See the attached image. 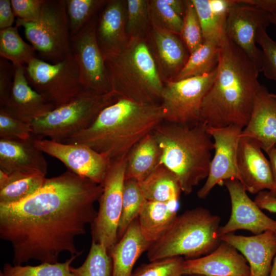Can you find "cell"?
<instances>
[{
  "mask_svg": "<svg viewBox=\"0 0 276 276\" xmlns=\"http://www.w3.org/2000/svg\"><path fill=\"white\" fill-rule=\"evenodd\" d=\"M182 257L164 258L141 264L131 276H183Z\"/></svg>",
  "mask_w": 276,
  "mask_h": 276,
  "instance_id": "cell-40",
  "label": "cell"
},
{
  "mask_svg": "<svg viewBox=\"0 0 276 276\" xmlns=\"http://www.w3.org/2000/svg\"><path fill=\"white\" fill-rule=\"evenodd\" d=\"M14 66L10 61L0 59V107L8 101L12 88Z\"/></svg>",
  "mask_w": 276,
  "mask_h": 276,
  "instance_id": "cell-44",
  "label": "cell"
},
{
  "mask_svg": "<svg viewBox=\"0 0 276 276\" xmlns=\"http://www.w3.org/2000/svg\"><path fill=\"white\" fill-rule=\"evenodd\" d=\"M102 52L112 91L119 98L160 104L164 84L146 38H130L120 48Z\"/></svg>",
  "mask_w": 276,
  "mask_h": 276,
  "instance_id": "cell-5",
  "label": "cell"
},
{
  "mask_svg": "<svg viewBox=\"0 0 276 276\" xmlns=\"http://www.w3.org/2000/svg\"><path fill=\"white\" fill-rule=\"evenodd\" d=\"M185 11L180 37L190 55L204 42L202 29L195 8L192 0L185 1Z\"/></svg>",
  "mask_w": 276,
  "mask_h": 276,
  "instance_id": "cell-39",
  "label": "cell"
},
{
  "mask_svg": "<svg viewBox=\"0 0 276 276\" xmlns=\"http://www.w3.org/2000/svg\"><path fill=\"white\" fill-rule=\"evenodd\" d=\"M25 69L31 86L54 109L68 103L85 89L72 54L55 63L36 57L25 66Z\"/></svg>",
  "mask_w": 276,
  "mask_h": 276,
  "instance_id": "cell-9",
  "label": "cell"
},
{
  "mask_svg": "<svg viewBox=\"0 0 276 276\" xmlns=\"http://www.w3.org/2000/svg\"><path fill=\"white\" fill-rule=\"evenodd\" d=\"M34 135L27 141L0 139V171L7 174L45 176L48 164L43 152L37 148Z\"/></svg>",
  "mask_w": 276,
  "mask_h": 276,
  "instance_id": "cell-20",
  "label": "cell"
},
{
  "mask_svg": "<svg viewBox=\"0 0 276 276\" xmlns=\"http://www.w3.org/2000/svg\"><path fill=\"white\" fill-rule=\"evenodd\" d=\"M163 122L159 104H141L119 98L103 109L88 128L63 143L86 145L112 161L126 156Z\"/></svg>",
  "mask_w": 276,
  "mask_h": 276,
  "instance_id": "cell-3",
  "label": "cell"
},
{
  "mask_svg": "<svg viewBox=\"0 0 276 276\" xmlns=\"http://www.w3.org/2000/svg\"><path fill=\"white\" fill-rule=\"evenodd\" d=\"M34 144L43 153L60 160L67 170L102 185L110 160L90 147L81 144L37 138Z\"/></svg>",
  "mask_w": 276,
  "mask_h": 276,
  "instance_id": "cell-13",
  "label": "cell"
},
{
  "mask_svg": "<svg viewBox=\"0 0 276 276\" xmlns=\"http://www.w3.org/2000/svg\"><path fill=\"white\" fill-rule=\"evenodd\" d=\"M119 98L113 92L84 89L68 103L32 120V133L37 139L63 142L88 128L103 109Z\"/></svg>",
  "mask_w": 276,
  "mask_h": 276,
  "instance_id": "cell-7",
  "label": "cell"
},
{
  "mask_svg": "<svg viewBox=\"0 0 276 276\" xmlns=\"http://www.w3.org/2000/svg\"><path fill=\"white\" fill-rule=\"evenodd\" d=\"M76 276H112V263L106 247L92 240L88 254L78 267H71Z\"/></svg>",
  "mask_w": 276,
  "mask_h": 276,
  "instance_id": "cell-34",
  "label": "cell"
},
{
  "mask_svg": "<svg viewBox=\"0 0 276 276\" xmlns=\"http://www.w3.org/2000/svg\"><path fill=\"white\" fill-rule=\"evenodd\" d=\"M126 156L110 161L99 200L97 215L91 224L92 240L109 251L117 242L122 206Z\"/></svg>",
  "mask_w": 276,
  "mask_h": 276,
  "instance_id": "cell-11",
  "label": "cell"
},
{
  "mask_svg": "<svg viewBox=\"0 0 276 276\" xmlns=\"http://www.w3.org/2000/svg\"><path fill=\"white\" fill-rule=\"evenodd\" d=\"M271 96L276 99V94L271 93Z\"/></svg>",
  "mask_w": 276,
  "mask_h": 276,
  "instance_id": "cell-53",
  "label": "cell"
},
{
  "mask_svg": "<svg viewBox=\"0 0 276 276\" xmlns=\"http://www.w3.org/2000/svg\"><path fill=\"white\" fill-rule=\"evenodd\" d=\"M178 202L146 200L137 217L140 231L152 244L168 231L177 216Z\"/></svg>",
  "mask_w": 276,
  "mask_h": 276,
  "instance_id": "cell-27",
  "label": "cell"
},
{
  "mask_svg": "<svg viewBox=\"0 0 276 276\" xmlns=\"http://www.w3.org/2000/svg\"><path fill=\"white\" fill-rule=\"evenodd\" d=\"M271 15L255 6L238 3L229 10L225 24L226 35L242 49L261 72L262 52L256 45L258 30L267 28L270 24Z\"/></svg>",
  "mask_w": 276,
  "mask_h": 276,
  "instance_id": "cell-15",
  "label": "cell"
},
{
  "mask_svg": "<svg viewBox=\"0 0 276 276\" xmlns=\"http://www.w3.org/2000/svg\"><path fill=\"white\" fill-rule=\"evenodd\" d=\"M146 200L137 181L125 179L122 211L117 231V242L124 235L130 224L138 217Z\"/></svg>",
  "mask_w": 276,
  "mask_h": 276,
  "instance_id": "cell-32",
  "label": "cell"
},
{
  "mask_svg": "<svg viewBox=\"0 0 276 276\" xmlns=\"http://www.w3.org/2000/svg\"><path fill=\"white\" fill-rule=\"evenodd\" d=\"M33 136L29 123L0 110V139L23 141Z\"/></svg>",
  "mask_w": 276,
  "mask_h": 276,
  "instance_id": "cell-41",
  "label": "cell"
},
{
  "mask_svg": "<svg viewBox=\"0 0 276 276\" xmlns=\"http://www.w3.org/2000/svg\"><path fill=\"white\" fill-rule=\"evenodd\" d=\"M255 139L240 137L238 147L237 164L239 181L246 192L258 194L264 190L275 194L271 165Z\"/></svg>",
  "mask_w": 276,
  "mask_h": 276,
  "instance_id": "cell-17",
  "label": "cell"
},
{
  "mask_svg": "<svg viewBox=\"0 0 276 276\" xmlns=\"http://www.w3.org/2000/svg\"><path fill=\"white\" fill-rule=\"evenodd\" d=\"M161 149L152 132L135 144L127 154L125 179L142 181L161 164Z\"/></svg>",
  "mask_w": 276,
  "mask_h": 276,
  "instance_id": "cell-26",
  "label": "cell"
},
{
  "mask_svg": "<svg viewBox=\"0 0 276 276\" xmlns=\"http://www.w3.org/2000/svg\"><path fill=\"white\" fill-rule=\"evenodd\" d=\"M126 1L106 2L97 24L96 33L101 51L116 50L128 40L126 31Z\"/></svg>",
  "mask_w": 276,
  "mask_h": 276,
  "instance_id": "cell-24",
  "label": "cell"
},
{
  "mask_svg": "<svg viewBox=\"0 0 276 276\" xmlns=\"http://www.w3.org/2000/svg\"><path fill=\"white\" fill-rule=\"evenodd\" d=\"M81 254L71 256L64 262L41 263L38 265H4V276H76L71 270V264Z\"/></svg>",
  "mask_w": 276,
  "mask_h": 276,
  "instance_id": "cell-33",
  "label": "cell"
},
{
  "mask_svg": "<svg viewBox=\"0 0 276 276\" xmlns=\"http://www.w3.org/2000/svg\"><path fill=\"white\" fill-rule=\"evenodd\" d=\"M148 2L151 26L180 35L183 18L166 3L165 0H150Z\"/></svg>",
  "mask_w": 276,
  "mask_h": 276,
  "instance_id": "cell-38",
  "label": "cell"
},
{
  "mask_svg": "<svg viewBox=\"0 0 276 276\" xmlns=\"http://www.w3.org/2000/svg\"><path fill=\"white\" fill-rule=\"evenodd\" d=\"M216 72V68L202 76L166 82L159 104L164 121L190 126L200 123L201 104Z\"/></svg>",
  "mask_w": 276,
  "mask_h": 276,
  "instance_id": "cell-10",
  "label": "cell"
},
{
  "mask_svg": "<svg viewBox=\"0 0 276 276\" xmlns=\"http://www.w3.org/2000/svg\"><path fill=\"white\" fill-rule=\"evenodd\" d=\"M220 217L197 207L177 215L172 225L147 251L149 261L182 257L195 259L214 250L221 242Z\"/></svg>",
  "mask_w": 276,
  "mask_h": 276,
  "instance_id": "cell-6",
  "label": "cell"
},
{
  "mask_svg": "<svg viewBox=\"0 0 276 276\" xmlns=\"http://www.w3.org/2000/svg\"><path fill=\"white\" fill-rule=\"evenodd\" d=\"M270 22L276 26V15H271Z\"/></svg>",
  "mask_w": 276,
  "mask_h": 276,
  "instance_id": "cell-51",
  "label": "cell"
},
{
  "mask_svg": "<svg viewBox=\"0 0 276 276\" xmlns=\"http://www.w3.org/2000/svg\"><path fill=\"white\" fill-rule=\"evenodd\" d=\"M269 276H276V254L274 257Z\"/></svg>",
  "mask_w": 276,
  "mask_h": 276,
  "instance_id": "cell-50",
  "label": "cell"
},
{
  "mask_svg": "<svg viewBox=\"0 0 276 276\" xmlns=\"http://www.w3.org/2000/svg\"><path fill=\"white\" fill-rule=\"evenodd\" d=\"M148 2L126 1V31L128 39L146 38L148 35L151 25Z\"/></svg>",
  "mask_w": 276,
  "mask_h": 276,
  "instance_id": "cell-35",
  "label": "cell"
},
{
  "mask_svg": "<svg viewBox=\"0 0 276 276\" xmlns=\"http://www.w3.org/2000/svg\"><path fill=\"white\" fill-rule=\"evenodd\" d=\"M241 136L255 139L266 152L276 145V99L263 85L256 96L249 121Z\"/></svg>",
  "mask_w": 276,
  "mask_h": 276,
  "instance_id": "cell-23",
  "label": "cell"
},
{
  "mask_svg": "<svg viewBox=\"0 0 276 276\" xmlns=\"http://www.w3.org/2000/svg\"><path fill=\"white\" fill-rule=\"evenodd\" d=\"M166 3L181 17L183 18L185 11V1L165 0Z\"/></svg>",
  "mask_w": 276,
  "mask_h": 276,
  "instance_id": "cell-48",
  "label": "cell"
},
{
  "mask_svg": "<svg viewBox=\"0 0 276 276\" xmlns=\"http://www.w3.org/2000/svg\"><path fill=\"white\" fill-rule=\"evenodd\" d=\"M15 26L24 28L26 38L45 61L55 63L72 54L65 0H44L36 20L17 18Z\"/></svg>",
  "mask_w": 276,
  "mask_h": 276,
  "instance_id": "cell-8",
  "label": "cell"
},
{
  "mask_svg": "<svg viewBox=\"0 0 276 276\" xmlns=\"http://www.w3.org/2000/svg\"><path fill=\"white\" fill-rule=\"evenodd\" d=\"M44 0H11L12 9L17 18L32 21L39 17Z\"/></svg>",
  "mask_w": 276,
  "mask_h": 276,
  "instance_id": "cell-43",
  "label": "cell"
},
{
  "mask_svg": "<svg viewBox=\"0 0 276 276\" xmlns=\"http://www.w3.org/2000/svg\"><path fill=\"white\" fill-rule=\"evenodd\" d=\"M244 256L250 269V276H269L276 254V233L270 230L251 236L233 233L220 237Z\"/></svg>",
  "mask_w": 276,
  "mask_h": 276,
  "instance_id": "cell-19",
  "label": "cell"
},
{
  "mask_svg": "<svg viewBox=\"0 0 276 276\" xmlns=\"http://www.w3.org/2000/svg\"><path fill=\"white\" fill-rule=\"evenodd\" d=\"M42 175H32L20 178L0 189V204H11L21 202L34 195L46 180Z\"/></svg>",
  "mask_w": 276,
  "mask_h": 276,
  "instance_id": "cell-36",
  "label": "cell"
},
{
  "mask_svg": "<svg viewBox=\"0 0 276 276\" xmlns=\"http://www.w3.org/2000/svg\"><path fill=\"white\" fill-rule=\"evenodd\" d=\"M138 183L143 196L149 201L178 202L182 192L176 175L163 164Z\"/></svg>",
  "mask_w": 276,
  "mask_h": 276,
  "instance_id": "cell-29",
  "label": "cell"
},
{
  "mask_svg": "<svg viewBox=\"0 0 276 276\" xmlns=\"http://www.w3.org/2000/svg\"><path fill=\"white\" fill-rule=\"evenodd\" d=\"M106 2L103 0H65L71 38L94 18L96 11Z\"/></svg>",
  "mask_w": 276,
  "mask_h": 276,
  "instance_id": "cell-37",
  "label": "cell"
},
{
  "mask_svg": "<svg viewBox=\"0 0 276 276\" xmlns=\"http://www.w3.org/2000/svg\"><path fill=\"white\" fill-rule=\"evenodd\" d=\"M151 245L142 235L137 218L108 251L112 263V276H131L135 262Z\"/></svg>",
  "mask_w": 276,
  "mask_h": 276,
  "instance_id": "cell-25",
  "label": "cell"
},
{
  "mask_svg": "<svg viewBox=\"0 0 276 276\" xmlns=\"http://www.w3.org/2000/svg\"><path fill=\"white\" fill-rule=\"evenodd\" d=\"M103 190L102 185L67 170L46 178L26 199L0 204V238L12 246L13 264L32 259L56 263L62 252L81 254L76 238L85 234L86 225L95 220L94 204Z\"/></svg>",
  "mask_w": 276,
  "mask_h": 276,
  "instance_id": "cell-1",
  "label": "cell"
},
{
  "mask_svg": "<svg viewBox=\"0 0 276 276\" xmlns=\"http://www.w3.org/2000/svg\"><path fill=\"white\" fill-rule=\"evenodd\" d=\"M266 153L271 165L273 182L275 188V192L273 195H276V145L267 151Z\"/></svg>",
  "mask_w": 276,
  "mask_h": 276,
  "instance_id": "cell-49",
  "label": "cell"
},
{
  "mask_svg": "<svg viewBox=\"0 0 276 276\" xmlns=\"http://www.w3.org/2000/svg\"><path fill=\"white\" fill-rule=\"evenodd\" d=\"M14 16L11 1L0 0V30L12 27Z\"/></svg>",
  "mask_w": 276,
  "mask_h": 276,
  "instance_id": "cell-45",
  "label": "cell"
},
{
  "mask_svg": "<svg viewBox=\"0 0 276 276\" xmlns=\"http://www.w3.org/2000/svg\"><path fill=\"white\" fill-rule=\"evenodd\" d=\"M231 199V214L226 223L220 227L219 236L236 231L244 229L255 235L270 230L276 233V220L264 214L248 196L241 183L237 179L225 180Z\"/></svg>",
  "mask_w": 276,
  "mask_h": 276,
  "instance_id": "cell-16",
  "label": "cell"
},
{
  "mask_svg": "<svg viewBox=\"0 0 276 276\" xmlns=\"http://www.w3.org/2000/svg\"><path fill=\"white\" fill-rule=\"evenodd\" d=\"M12 88L7 103L0 107L11 116L30 123L54 108L30 85L25 66L14 65Z\"/></svg>",
  "mask_w": 276,
  "mask_h": 276,
  "instance_id": "cell-22",
  "label": "cell"
},
{
  "mask_svg": "<svg viewBox=\"0 0 276 276\" xmlns=\"http://www.w3.org/2000/svg\"><path fill=\"white\" fill-rule=\"evenodd\" d=\"M93 18L71 38V50L78 64L85 89L100 93L112 92Z\"/></svg>",
  "mask_w": 276,
  "mask_h": 276,
  "instance_id": "cell-12",
  "label": "cell"
},
{
  "mask_svg": "<svg viewBox=\"0 0 276 276\" xmlns=\"http://www.w3.org/2000/svg\"><path fill=\"white\" fill-rule=\"evenodd\" d=\"M183 276H205L202 274H183Z\"/></svg>",
  "mask_w": 276,
  "mask_h": 276,
  "instance_id": "cell-52",
  "label": "cell"
},
{
  "mask_svg": "<svg viewBox=\"0 0 276 276\" xmlns=\"http://www.w3.org/2000/svg\"><path fill=\"white\" fill-rule=\"evenodd\" d=\"M164 122L152 132L162 151L161 164L176 175L181 191L189 195L208 176L212 137L201 122L192 126Z\"/></svg>",
  "mask_w": 276,
  "mask_h": 276,
  "instance_id": "cell-4",
  "label": "cell"
},
{
  "mask_svg": "<svg viewBox=\"0 0 276 276\" xmlns=\"http://www.w3.org/2000/svg\"><path fill=\"white\" fill-rule=\"evenodd\" d=\"M259 72L245 53L225 33L219 45L214 80L201 106V122L208 127L247 125L261 86Z\"/></svg>",
  "mask_w": 276,
  "mask_h": 276,
  "instance_id": "cell-2",
  "label": "cell"
},
{
  "mask_svg": "<svg viewBox=\"0 0 276 276\" xmlns=\"http://www.w3.org/2000/svg\"><path fill=\"white\" fill-rule=\"evenodd\" d=\"M16 26L0 30V56L14 65L25 66L36 57L34 48L20 37Z\"/></svg>",
  "mask_w": 276,
  "mask_h": 276,
  "instance_id": "cell-31",
  "label": "cell"
},
{
  "mask_svg": "<svg viewBox=\"0 0 276 276\" xmlns=\"http://www.w3.org/2000/svg\"><path fill=\"white\" fill-rule=\"evenodd\" d=\"M200 23L204 41L220 39L225 33L230 9L238 0H192Z\"/></svg>",
  "mask_w": 276,
  "mask_h": 276,
  "instance_id": "cell-28",
  "label": "cell"
},
{
  "mask_svg": "<svg viewBox=\"0 0 276 276\" xmlns=\"http://www.w3.org/2000/svg\"><path fill=\"white\" fill-rule=\"evenodd\" d=\"M0 276H4V275H3V273H2V272L1 270V271H0Z\"/></svg>",
  "mask_w": 276,
  "mask_h": 276,
  "instance_id": "cell-54",
  "label": "cell"
},
{
  "mask_svg": "<svg viewBox=\"0 0 276 276\" xmlns=\"http://www.w3.org/2000/svg\"><path fill=\"white\" fill-rule=\"evenodd\" d=\"M242 130L243 128L237 125L221 128L208 127V131L214 140L215 152L206 180L197 192L199 198L205 199L216 185L223 184L225 180H239L237 157Z\"/></svg>",
  "mask_w": 276,
  "mask_h": 276,
  "instance_id": "cell-14",
  "label": "cell"
},
{
  "mask_svg": "<svg viewBox=\"0 0 276 276\" xmlns=\"http://www.w3.org/2000/svg\"><path fill=\"white\" fill-rule=\"evenodd\" d=\"M254 201L261 210L276 213V195L264 190L257 194Z\"/></svg>",
  "mask_w": 276,
  "mask_h": 276,
  "instance_id": "cell-46",
  "label": "cell"
},
{
  "mask_svg": "<svg viewBox=\"0 0 276 276\" xmlns=\"http://www.w3.org/2000/svg\"><path fill=\"white\" fill-rule=\"evenodd\" d=\"M266 28H260L256 41L261 48V72L268 79L276 82V42L266 32Z\"/></svg>",
  "mask_w": 276,
  "mask_h": 276,
  "instance_id": "cell-42",
  "label": "cell"
},
{
  "mask_svg": "<svg viewBox=\"0 0 276 276\" xmlns=\"http://www.w3.org/2000/svg\"><path fill=\"white\" fill-rule=\"evenodd\" d=\"M220 40H204L200 48L190 55L184 67L173 81L200 76L214 71L218 62Z\"/></svg>",
  "mask_w": 276,
  "mask_h": 276,
  "instance_id": "cell-30",
  "label": "cell"
},
{
  "mask_svg": "<svg viewBox=\"0 0 276 276\" xmlns=\"http://www.w3.org/2000/svg\"><path fill=\"white\" fill-rule=\"evenodd\" d=\"M148 35L150 48L163 81H173L189 57L186 47L180 35L164 29L151 26Z\"/></svg>",
  "mask_w": 276,
  "mask_h": 276,
  "instance_id": "cell-21",
  "label": "cell"
},
{
  "mask_svg": "<svg viewBox=\"0 0 276 276\" xmlns=\"http://www.w3.org/2000/svg\"><path fill=\"white\" fill-rule=\"evenodd\" d=\"M224 241L211 252L199 258L186 259L184 274L205 276H250V269L244 256Z\"/></svg>",
  "mask_w": 276,
  "mask_h": 276,
  "instance_id": "cell-18",
  "label": "cell"
},
{
  "mask_svg": "<svg viewBox=\"0 0 276 276\" xmlns=\"http://www.w3.org/2000/svg\"><path fill=\"white\" fill-rule=\"evenodd\" d=\"M240 2L255 6L271 15H276V0H240Z\"/></svg>",
  "mask_w": 276,
  "mask_h": 276,
  "instance_id": "cell-47",
  "label": "cell"
}]
</instances>
